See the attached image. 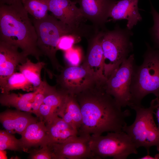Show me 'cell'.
<instances>
[{
	"mask_svg": "<svg viewBox=\"0 0 159 159\" xmlns=\"http://www.w3.org/2000/svg\"><path fill=\"white\" fill-rule=\"evenodd\" d=\"M56 75L57 87L69 94L75 95L89 87L96 81L82 65L62 67Z\"/></svg>",
	"mask_w": 159,
	"mask_h": 159,
	"instance_id": "9",
	"label": "cell"
},
{
	"mask_svg": "<svg viewBox=\"0 0 159 159\" xmlns=\"http://www.w3.org/2000/svg\"><path fill=\"white\" fill-rule=\"evenodd\" d=\"M139 0H117L110 12V21H127L126 27L130 30L142 20L138 6Z\"/></svg>",
	"mask_w": 159,
	"mask_h": 159,
	"instance_id": "16",
	"label": "cell"
},
{
	"mask_svg": "<svg viewBox=\"0 0 159 159\" xmlns=\"http://www.w3.org/2000/svg\"><path fill=\"white\" fill-rule=\"evenodd\" d=\"M32 21L37 34L38 48L43 55L48 58L53 69L59 72L63 67L58 62L56 54L59 50L60 38L63 35L69 34L86 37L87 29L72 27L52 15L49 14L41 19L33 18Z\"/></svg>",
	"mask_w": 159,
	"mask_h": 159,
	"instance_id": "3",
	"label": "cell"
},
{
	"mask_svg": "<svg viewBox=\"0 0 159 159\" xmlns=\"http://www.w3.org/2000/svg\"><path fill=\"white\" fill-rule=\"evenodd\" d=\"M147 49L140 65H135L131 82L130 92L132 105H141L143 98L153 94L159 98V49L145 42Z\"/></svg>",
	"mask_w": 159,
	"mask_h": 159,
	"instance_id": "4",
	"label": "cell"
},
{
	"mask_svg": "<svg viewBox=\"0 0 159 159\" xmlns=\"http://www.w3.org/2000/svg\"><path fill=\"white\" fill-rule=\"evenodd\" d=\"M46 70L44 69V76L41 84L37 88V92L32 104V113L39 117V110L46 95L50 85L48 83L46 78Z\"/></svg>",
	"mask_w": 159,
	"mask_h": 159,
	"instance_id": "26",
	"label": "cell"
},
{
	"mask_svg": "<svg viewBox=\"0 0 159 159\" xmlns=\"http://www.w3.org/2000/svg\"><path fill=\"white\" fill-rule=\"evenodd\" d=\"M157 98V107H156V112L155 114V115L157 117L158 122V127L159 130V98Z\"/></svg>",
	"mask_w": 159,
	"mask_h": 159,
	"instance_id": "33",
	"label": "cell"
},
{
	"mask_svg": "<svg viewBox=\"0 0 159 159\" xmlns=\"http://www.w3.org/2000/svg\"><path fill=\"white\" fill-rule=\"evenodd\" d=\"M45 124L47 145L62 143L78 135V131L59 116Z\"/></svg>",
	"mask_w": 159,
	"mask_h": 159,
	"instance_id": "18",
	"label": "cell"
},
{
	"mask_svg": "<svg viewBox=\"0 0 159 159\" xmlns=\"http://www.w3.org/2000/svg\"><path fill=\"white\" fill-rule=\"evenodd\" d=\"M150 6V12L153 24L149 29V32L155 47L159 49V13L153 6L151 0H149Z\"/></svg>",
	"mask_w": 159,
	"mask_h": 159,
	"instance_id": "27",
	"label": "cell"
},
{
	"mask_svg": "<svg viewBox=\"0 0 159 159\" xmlns=\"http://www.w3.org/2000/svg\"><path fill=\"white\" fill-rule=\"evenodd\" d=\"M133 33L118 24L113 29H105L102 40L104 55L103 73L107 79L133 51L131 38Z\"/></svg>",
	"mask_w": 159,
	"mask_h": 159,
	"instance_id": "5",
	"label": "cell"
},
{
	"mask_svg": "<svg viewBox=\"0 0 159 159\" xmlns=\"http://www.w3.org/2000/svg\"><path fill=\"white\" fill-rule=\"evenodd\" d=\"M68 94L56 85H50L39 109L38 117L40 120L46 123L59 116Z\"/></svg>",
	"mask_w": 159,
	"mask_h": 159,
	"instance_id": "15",
	"label": "cell"
},
{
	"mask_svg": "<svg viewBox=\"0 0 159 159\" xmlns=\"http://www.w3.org/2000/svg\"><path fill=\"white\" fill-rule=\"evenodd\" d=\"M105 30L98 31L87 39V52L82 64L96 81L102 83L106 82L107 80L103 73L104 55L102 46Z\"/></svg>",
	"mask_w": 159,
	"mask_h": 159,
	"instance_id": "11",
	"label": "cell"
},
{
	"mask_svg": "<svg viewBox=\"0 0 159 159\" xmlns=\"http://www.w3.org/2000/svg\"><path fill=\"white\" fill-rule=\"evenodd\" d=\"M23 0H0V4L11 5L15 3L21 1Z\"/></svg>",
	"mask_w": 159,
	"mask_h": 159,
	"instance_id": "31",
	"label": "cell"
},
{
	"mask_svg": "<svg viewBox=\"0 0 159 159\" xmlns=\"http://www.w3.org/2000/svg\"><path fill=\"white\" fill-rule=\"evenodd\" d=\"M91 136L77 135L62 143L48 145L52 150L53 159H96L90 146Z\"/></svg>",
	"mask_w": 159,
	"mask_h": 159,
	"instance_id": "10",
	"label": "cell"
},
{
	"mask_svg": "<svg viewBox=\"0 0 159 159\" xmlns=\"http://www.w3.org/2000/svg\"><path fill=\"white\" fill-rule=\"evenodd\" d=\"M11 134L6 130H0V150L23 151L20 139H18Z\"/></svg>",
	"mask_w": 159,
	"mask_h": 159,
	"instance_id": "25",
	"label": "cell"
},
{
	"mask_svg": "<svg viewBox=\"0 0 159 159\" xmlns=\"http://www.w3.org/2000/svg\"></svg>",
	"mask_w": 159,
	"mask_h": 159,
	"instance_id": "34",
	"label": "cell"
},
{
	"mask_svg": "<svg viewBox=\"0 0 159 159\" xmlns=\"http://www.w3.org/2000/svg\"><path fill=\"white\" fill-rule=\"evenodd\" d=\"M22 3L28 13L35 19H42L49 15L47 0H23Z\"/></svg>",
	"mask_w": 159,
	"mask_h": 159,
	"instance_id": "24",
	"label": "cell"
},
{
	"mask_svg": "<svg viewBox=\"0 0 159 159\" xmlns=\"http://www.w3.org/2000/svg\"><path fill=\"white\" fill-rule=\"evenodd\" d=\"M0 120L6 131L20 135L29 125L38 121L32 113L17 109H8L1 113Z\"/></svg>",
	"mask_w": 159,
	"mask_h": 159,
	"instance_id": "17",
	"label": "cell"
},
{
	"mask_svg": "<svg viewBox=\"0 0 159 159\" xmlns=\"http://www.w3.org/2000/svg\"><path fill=\"white\" fill-rule=\"evenodd\" d=\"M0 88L2 93H9L11 91L16 90L27 92L34 91L32 84L20 72L13 73Z\"/></svg>",
	"mask_w": 159,
	"mask_h": 159,
	"instance_id": "23",
	"label": "cell"
},
{
	"mask_svg": "<svg viewBox=\"0 0 159 159\" xmlns=\"http://www.w3.org/2000/svg\"><path fill=\"white\" fill-rule=\"evenodd\" d=\"M157 107V97L151 101L148 108L141 105H132L130 107L136 112L135 121L130 125L126 124L122 129L130 138L137 149L144 147L148 154L153 146H156L159 152V130L153 116Z\"/></svg>",
	"mask_w": 159,
	"mask_h": 159,
	"instance_id": "6",
	"label": "cell"
},
{
	"mask_svg": "<svg viewBox=\"0 0 159 159\" xmlns=\"http://www.w3.org/2000/svg\"><path fill=\"white\" fill-rule=\"evenodd\" d=\"M134 54H131L107 79L106 92L114 98L122 107L132 105L130 88L134 66Z\"/></svg>",
	"mask_w": 159,
	"mask_h": 159,
	"instance_id": "8",
	"label": "cell"
},
{
	"mask_svg": "<svg viewBox=\"0 0 159 159\" xmlns=\"http://www.w3.org/2000/svg\"><path fill=\"white\" fill-rule=\"evenodd\" d=\"M90 144L97 159L112 157L114 159H126L130 155L138 153L130 138L123 131L108 132L105 136H91Z\"/></svg>",
	"mask_w": 159,
	"mask_h": 159,
	"instance_id": "7",
	"label": "cell"
},
{
	"mask_svg": "<svg viewBox=\"0 0 159 159\" xmlns=\"http://www.w3.org/2000/svg\"><path fill=\"white\" fill-rule=\"evenodd\" d=\"M28 14L21 1L0 4V41L17 47L26 56L40 61L43 55L37 46L36 29Z\"/></svg>",
	"mask_w": 159,
	"mask_h": 159,
	"instance_id": "2",
	"label": "cell"
},
{
	"mask_svg": "<svg viewBox=\"0 0 159 159\" xmlns=\"http://www.w3.org/2000/svg\"><path fill=\"white\" fill-rule=\"evenodd\" d=\"M19 48L0 41V87L8 78L15 72L17 66L25 62L28 57Z\"/></svg>",
	"mask_w": 159,
	"mask_h": 159,
	"instance_id": "14",
	"label": "cell"
},
{
	"mask_svg": "<svg viewBox=\"0 0 159 159\" xmlns=\"http://www.w3.org/2000/svg\"><path fill=\"white\" fill-rule=\"evenodd\" d=\"M28 158L31 159H52L53 154L51 147L45 145L39 148L33 149L29 151Z\"/></svg>",
	"mask_w": 159,
	"mask_h": 159,
	"instance_id": "28",
	"label": "cell"
},
{
	"mask_svg": "<svg viewBox=\"0 0 159 159\" xmlns=\"http://www.w3.org/2000/svg\"><path fill=\"white\" fill-rule=\"evenodd\" d=\"M64 56L69 65H79L82 59L81 49L79 47H73L70 49L65 51Z\"/></svg>",
	"mask_w": 159,
	"mask_h": 159,
	"instance_id": "29",
	"label": "cell"
},
{
	"mask_svg": "<svg viewBox=\"0 0 159 159\" xmlns=\"http://www.w3.org/2000/svg\"><path fill=\"white\" fill-rule=\"evenodd\" d=\"M106 83L95 81L89 87L75 95L80 105L82 123L78 135L99 136L105 132L122 131L130 110L122 107L105 89Z\"/></svg>",
	"mask_w": 159,
	"mask_h": 159,
	"instance_id": "1",
	"label": "cell"
},
{
	"mask_svg": "<svg viewBox=\"0 0 159 159\" xmlns=\"http://www.w3.org/2000/svg\"><path fill=\"white\" fill-rule=\"evenodd\" d=\"M117 0H76L86 20L97 29H105L112 7Z\"/></svg>",
	"mask_w": 159,
	"mask_h": 159,
	"instance_id": "12",
	"label": "cell"
},
{
	"mask_svg": "<svg viewBox=\"0 0 159 159\" xmlns=\"http://www.w3.org/2000/svg\"><path fill=\"white\" fill-rule=\"evenodd\" d=\"M21 135L20 139L24 152H27L32 148L47 145L46 124L43 121L30 124Z\"/></svg>",
	"mask_w": 159,
	"mask_h": 159,
	"instance_id": "19",
	"label": "cell"
},
{
	"mask_svg": "<svg viewBox=\"0 0 159 159\" xmlns=\"http://www.w3.org/2000/svg\"><path fill=\"white\" fill-rule=\"evenodd\" d=\"M58 116L78 132L82 124V116L75 95H68Z\"/></svg>",
	"mask_w": 159,
	"mask_h": 159,
	"instance_id": "20",
	"label": "cell"
},
{
	"mask_svg": "<svg viewBox=\"0 0 159 159\" xmlns=\"http://www.w3.org/2000/svg\"><path fill=\"white\" fill-rule=\"evenodd\" d=\"M45 65V63L43 62L38 61L34 63L27 58L26 61L19 64L17 68L32 84L35 91L42 82L41 72Z\"/></svg>",
	"mask_w": 159,
	"mask_h": 159,
	"instance_id": "22",
	"label": "cell"
},
{
	"mask_svg": "<svg viewBox=\"0 0 159 159\" xmlns=\"http://www.w3.org/2000/svg\"><path fill=\"white\" fill-rule=\"evenodd\" d=\"M139 159H159V154H156L154 157H153L148 154L147 155L138 158Z\"/></svg>",
	"mask_w": 159,
	"mask_h": 159,
	"instance_id": "32",
	"label": "cell"
},
{
	"mask_svg": "<svg viewBox=\"0 0 159 159\" xmlns=\"http://www.w3.org/2000/svg\"><path fill=\"white\" fill-rule=\"evenodd\" d=\"M49 11L56 18L72 27L85 28L90 25L85 24L86 20L76 1L71 0H47Z\"/></svg>",
	"mask_w": 159,
	"mask_h": 159,
	"instance_id": "13",
	"label": "cell"
},
{
	"mask_svg": "<svg viewBox=\"0 0 159 159\" xmlns=\"http://www.w3.org/2000/svg\"><path fill=\"white\" fill-rule=\"evenodd\" d=\"M37 92L36 90L24 94L1 93L0 103L3 106L14 107L17 110L32 113V104Z\"/></svg>",
	"mask_w": 159,
	"mask_h": 159,
	"instance_id": "21",
	"label": "cell"
},
{
	"mask_svg": "<svg viewBox=\"0 0 159 159\" xmlns=\"http://www.w3.org/2000/svg\"><path fill=\"white\" fill-rule=\"evenodd\" d=\"M81 37L74 34H66L62 36L60 39L58 44L59 50L65 51L72 48L74 44L79 42Z\"/></svg>",
	"mask_w": 159,
	"mask_h": 159,
	"instance_id": "30",
	"label": "cell"
}]
</instances>
